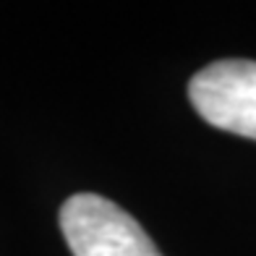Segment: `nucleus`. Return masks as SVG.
Masks as SVG:
<instances>
[{
  "instance_id": "f257e3e1",
  "label": "nucleus",
  "mask_w": 256,
  "mask_h": 256,
  "mask_svg": "<svg viewBox=\"0 0 256 256\" xmlns=\"http://www.w3.org/2000/svg\"><path fill=\"white\" fill-rule=\"evenodd\" d=\"M60 230L74 256H162L126 209L97 194L66 199Z\"/></svg>"
},
{
  "instance_id": "f03ea898",
  "label": "nucleus",
  "mask_w": 256,
  "mask_h": 256,
  "mask_svg": "<svg viewBox=\"0 0 256 256\" xmlns=\"http://www.w3.org/2000/svg\"><path fill=\"white\" fill-rule=\"evenodd\" d=\"M191 104L202 118L222 131L256 142V63L217 60L194 74L188 84Z\"/></svg>"
}]
</instances>
